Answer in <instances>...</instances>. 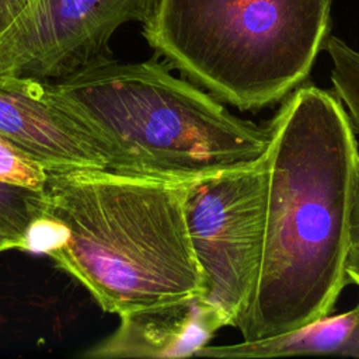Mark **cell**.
I'll return each instance as SVG.
<instances>
[{"label":"cell","mask_w":359,"mask_h":359,"mask_svg":"<svg viewBox=\"0 0 359 359\" xmlns=\"http://www.w3.org/2000/svg\"><path fill=\"white\" fill-rule=\"evenodd\" d=\"M349 236H351V247L358 245L359 244V171H358L356 182H355V189H353Z\"/></svg>","instance_id":"obj_14"},{"label":"cell","mask_w":359,"mask_h":359,"mask_svg":"<svg viewBox=\"0 0 359 359\" xmlns=\"http://www.w3.org/2000/svg\"><path fill=\"white\" fill-rule=\"evenodd\" d=\"M118 328L88 348L83 358H194L227 327L199 294L119 316Z\"/></svg>","instance_id":"obj_8"},{"label":"cell","mask_w":359,"mask_h":359,"mask_svg":"<svg viewBox=\"0 0 359 359\" xmlns=\"http://www.w3.org/2000/svg\"><path fill=\"white\" fill-rule=\"evenodd\" d=\"M265 240L243 341L275 337L332 313L348 285L359 147L335 94L300 84L266 122Z\"/></svg>","instance_id":"obj_1"},{"label":"cell","mask_w":359,"mask_h":359,"mask_svg":"<svg viewBox=\"0 0 359 359\" xmlns=\"http://www.w3.org/2000/svg\"><path fill=\"white\" fill-rule=\"evenodd\" d=\"M262 157L187 188V229L202 275L199 296L227 327H236L248 310L259 276L266 202Z\"/></svg>","instance_id":"obj_5"},{"label":"cell","mask_w":359,"mask_h":359,"mask_svg":"<svg viewBox=\"0 0 359 359\" xmlns=\"http://www.w3.org/2000/svg\"><path fill=\"white\" fill-rule=\"evenodd\" d=\"M0 136L49 172L108 170L97 136L46 80L0 74Z\"/></svg>","instance_id":"obj_7"},{"label":"cell","mask_w":359,"mask_h":359,"mask_svg":"<svg viewBox=\"0 0 359 359\" xmlns=\"http://www.w3.org/2000/svg\"><path fill=\"white\" fill-rule=\"evenodd\" d=\"M188 185L109 170L46 171L45 215L62 234L46 254L107 313L201 294L185 220Z\"/></svg>","instance_id":"obj_2"},{"label":"cell","mask_w":359,"mask_h":359,"mask_svg":"<svg viewBox=\"0 0 359 359\" xmlns=\"http://www.w3.org/2000/svg\"><path fill=\"white\" fill-rule=\"evenodd\" d=\"M14 248H17L15 243H13L11 240H8L0 234V252L7 251V250H14Z\"/></svg>","instance_id":"obj_16"},{"label":"cell","mask_w":359,"mask_h":359,"mask_svg":"<svg viewBox=\"0 0 359 359\" xmlns=\"http://www.w3.org/2000/svg\"><path fill=\"white\" fill-rule=\"evenodd\" d=\"M158 0H29L0 34V74L63 79L112 59L123 24H144Z\"/></svg>","instance_id":"obj_6"},{"label":"cell","mask_w":359,"mask_h":359,"mask_svg":"<svg viewBox=\"0 0 359 359\" xmlns=\"http://www.w3.org/2000/svg\"><path fill=\"white\" fill-rule=\"evenodd\" d=\"M150 59L94 63L56 83L63 102L100 140L108 170L172 184L258 161L269 128L231 114L195 83Z\"/></svg>","instance_id":"obj_3"},{"label":"cell","mask_w":359,"mask_h":359,"mask_svg":"<svg viewBox=\"0 0 359 359\" xmlns=\"http://www.w3.org/2000/svg\"><path fill=\"white\" fill-rule=\"evenodd\" d=\"M341 355L359 358V302L342 314H325L275 337L238 344L205 345L194 358H276Z\"/></svg>","instance_id":"obj_9"},{"label":"cell","mask_w":359,"mask_h":359,"mask_svg":"<svg viewBox=\"0 0 359 359\" xmlns=\"http://www.w3.org/2000/svg\"><path fill=\"white\" fill-rule=\"evenodd\" d=\"M29 0H0V34L15 20Z\"/></svg>","instance_id":"obj_13"},{"label":"cell","mask_w":359,"mask_h":359,"mask_svg":"<svg viewBox=\"0 0 359 359\" xmlns=\"http://www.w3.org/2000/svg\"><path fill=\"white\" fill-rule=\"evenodd\" d=\"M323 50L331 59V83L355 136L359 139V50L335 35H328Z\"/></svg>","instance_id":"obj_11"},{"label":"cell","mask_w":359,"mask_h":359,"mask_svg":"<svg viewBox=\"0 0 359 359\" xmlns=\"http://www.w3.org/2000/svg\"><path fill=\"white\" fill-rule=\"evenodd\" d=\"M348 283H353L359 287V244L351 247L346 266H345Z\"/></svg>","instance_id":"obj_15"},{"label":"cell","mask_w":359,"mask_h":359,"mask_svg":"<svg viewBox=\"0 0 359 359\" xmlns=\"http://www.w3.org/2000/svg\"><path fill=\"white\" fill-rule=\"evenodd\" d=\"M46 220L42 189L0 180V234L28 250L35 229Z\"/></svg>","instance_id":"obj_10"},{"label":"cell","mask_w":359,"mask_h":359,"mask_svg":"<svg viewBox=\"0 0 359 359\" xmlns=\"http://www.w3.org/2000/svg\"><path fill=\"white\" fill-rule=\"evenodd\" d=\"M0 180L42 189L46 170L0 136Z\"/></svg>","instance_id":"obj_12"},{"label":"cell","mask_w":359,"mask_h":359,"mask_svg":"<svg viewBox=\"0 0 359 359\" xmlns=\"http://www.w3.org/2000/svg\"><path fill=\"white\" fill-rule=\"evenodd\" d=\"M332 0H158L142 35L164 62L241 111L303 84L330 35Z\"/></svg>","instance_id":"obj_4"}]
</instances>
